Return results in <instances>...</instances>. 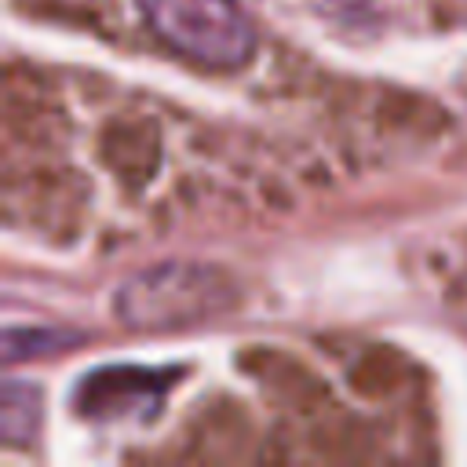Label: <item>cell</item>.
Segmentation results:
<instances>
[{
    "instance_id": "cell-3",
    "label": "cell",
    "mask_w": 467,
    "mask_h": 467,
    "mask_svg": "<svg viewBox=\"0 0 467 467\" xmlns=\"http://www.w3.org/2000/svg\"><path fill=\"white\" fill-rule=\"evenodd\" d=\"M171 368H142V365H106L88 372L77 390H73V405L80 416L88 420H146L157 412L168 383H171Z\"/></svg>"
},
{
    "instance_id": "cell-1",
    "label": "cell",
    "mask_w": 467,
    "mask_h": 467,
    "mask_svg": "<svg viewBox=\"0 0 467 467\" xmlns=\"http://www.w3.org/2000/svg\"><path fill=\"white\" fill-rule=\"evenodd\" d=\"M230 303H234V285L219 270L197 263L150 266L128 277L113 296L117 317L128 328H146V332L201 325L223 314Z\"/></svg>"
},
{
    "instance_id": "cell-4",
    "label": "cell",
    "mask_w": 467,
    "mask_h": 467,
    "mask_svg": "<svg viewBox=\"0 0 467 467\" xmlns=\"http://www.w3.org/2000/svg\"><path fill=\"white\" fill-rule=\"evenodd\" d=\"M36 423H40V390L26 387L18 379H7L4 383V398H0L4 438L11 445H22V441H29L36 434Z\"/></svg>"
},
{
    "instance_id": "cell-2",
    "label": "cell",
    "mask_w": 467,
    "mask_h": 467,
    "mask_svg": "<svg viewBox=\"0 0 467 467\" xmlns=\"http://www.w3.org/2000/svg\"><path fill=\"white\" fill-rule=\"evenodd\" d=\"M150 33L208 69H234L252 58L255 29L237 0H135Z\"/></svg>"
}]
</instances>
